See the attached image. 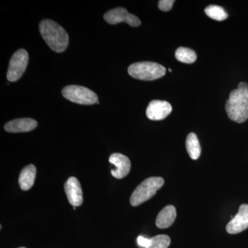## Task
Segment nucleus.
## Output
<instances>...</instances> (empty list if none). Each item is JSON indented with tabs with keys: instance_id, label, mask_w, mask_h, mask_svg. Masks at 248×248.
Segmentation results:
<instances>
[{
	"instance_id": "4be33fe9",
	"label": "nucleus",
	"mask_w": 248,
	"mask_h": 248,
	"mask_svg": "<svg viewBox=\"0 0 248 248\" xmlns=\"http://www.w3.org/2000/svg\"><path fill=\"white\" fill-rule=\"evenodd\" d=\"M73 210H76V207H73Z\"/></svg>"
},
{
	"instance_id": "9d476101",
	"label": "nucleus",
	"mask_w": 248,
	"mask_h": 248,
	"mask_svg": "<svg viewBox=\"0 0 248 248\" xmlns=\"http://www.w3.org/2000/svg\"><path fill=\"white\" fill-rule=\"evenodd\" d=\"M248 228V205L243 204L240 206L236 216L226 226L229 234H235L244 231Z\"/></svg>"
},
{
	"instance_id": "7ed1b4c3",
	"label": "nucleus",
	"mask_w": 248,
	"mask_h": 248,
	"mask_svg": "<svg viewBox=\"0 0 248 248\" xmlns=\"http://www.w3.org/2000/svg\"><path fill=\"white\" fill-rule=\"evenodd\" d=\"M130 76L143 81H153L166 75V69L162 65L152 62H137L128 67Z\"/></svg>"
},
{
	"instance_id": "2eb2a0df",
	"label": "nucleus",
	"mask_w": 248,
	"mask_h": 248,
	"mask_svg": "<svg viewBox=\"0 0 248 248\" xmlns=\"http://www.w3.org/2000/svg\"><path fill=\"white\" fill-rule=\"evenodd\" d=\"M186 149L191 159L197 160L200 158L202 148L200 141L195 133H191L187 135L186 142Z\"/></svg>"
},
{
	"instance_id": "4468645a",
	"label": "nucleus",
	"mask_w": 248,
	"mask_h": 248,
	"mask_svg": "<svg viewBox=\"0 0 248 248\" xmlns=\"http://www.w3.org/2000/svg\"><path fill=\"white\" fill-rule=\"evenodd\" d=\"M36 172L35 166L32 164L29 165L22 169L19 177V186L22 190L27 191L32 187L35 182Z\"/></svg>"
},
{
	"instance_id": "5701e85b",
	"label": "nucleus",
	"mask_w": 248,
	"mask_h": 248,
	"mask_svg": "<svg viewBox=\"0 0 248 248\" xmlns=\"http://www.w3.org/2000/svg\"><path fill=\"white\" fill-rule=\"evenodd\" d=\"M24 248V247H21V248Z\"/></svg>"
},
{
	"instance_id": "f03ea898",
	"label": "nucleus",
	"mask_w": 248,
	"mask_h": 248,
	"mask_svg": "<svg viewBox=\"0 0 248 248\" xmlns=\"http://www.w3.org/2000/svg\"><path fill=\"white\" fill-rule=\"evenodd\" d=\"M40 32L46 43L53 51L62 53L68 47L69 36L58 23L50 19L42 20L40 24Z\"/></svg>"
},
{
	"instance_id": "ddd939ff",
	"label": "nucleus",
	"mask_w": 248,
	"mask_h": 248,
	"mask_svg": "<svg viewBox=\"0 0 248 248\" xmlns=\"http://www.w3.org/2000/svg\"><path fill=\"white\" fill-rule=\"evenodd\" d=\"M177 217L176 208L173 205L165 207L156 218V226L160 229L169 228L172 226Z\"/></svg>"
},
{
	"instance_id": "f8f14e48",
	"label": "nucleus",
	"mask_w": 248,
	"mask_h": 248,
	"mask_svg": "<svg viewBox=\"0 0 248 248\" xmlns=\"http://www.w3.org/2000/svg\"><path fill=\"white\" fill-rule=\"evenodd\" d=\"M37 126V122L31 118H21L11 121L5 124L4 129L9 133H27L34 130Z\"/></svg>"
},
{
	"instance_id": "f257e3e1",
	"label": "nucleus",
	"mask_w": 248,
	"mask_h": 248,
	"mask_svg": "<svg viewBox=\"0 0 248 248\" xmlns=\"http://www.w3.org/2000/svg\"><path fill=\"white\" fill-rule=\"evenodd\" d=\"M226 110L228 117L236 123L248 120V84L240 82L236 89L230 93L227 100Z\"/></svg>"
},
{
	"instance_id": "6e6552de",
	"label": "nucleus",
	"mask_w": 248,
	"mask_h": 248,
	"mask_svg": "<svg viewBox=\"0 0 248 248\" xmlns=\"http://www.w3.org/2000/svg\"><path fill=\"white\" fill-rule=\"evenodd\" d=\"M109 162L115 166L111 170V174L116 179H123L130 172L131 163L125 155L121 153H113L109 158Z\"/></svg>"
},
{
	"instance_id": "9b49d317",
	"label": "nucleus",
	"mask_w": 248,
	"mask_h": 248,
	"mask_svg": "<svg viewBox=\"0 0 248 248\" xmlns=\"http://www.w3.org/2000/svg\"><path fill=\"white\" fill-rule=\"evenodd\" d=\"M64 190L69 203L73 207L80 206L83 203L81 185L76 177H71L64 184Z\"/></svg>"
},
{
	"instance_id": "dca6fc26",
	"label": "nucleus",
	"mask_w": 248,
	"mask_h": 248,
	"mask_svg": "<svg viewBox=\"0 0 248 248\" xmlns=\"http://www.w3.org/2000/svg\"><path fill=\"white\" fill-rule=\"evenodd\" d=\"M176 59L184 63H192L197 60V56L192 49L179 47L175 52Z\"/></svg>"
},
{
	"instance_id": "39448f33",
	"label": "nucleus",
	"mask_w": 248,
	"mask_h": 248,
	"mask_svg": "<svg viewBox=\"0 0 248 248\" xmlns=\"http://www.w3.org/2000/svg\"><path fill=\"white\" fill-rule=\"evenodd\" d=\"M62 93L68 100L81 105H92L98 102L96 93L84 86L70 85L63 88Z\"/></svg>"
},
{
	"instance_id": "412c9836",
	"label": "nucleus",
	"mask_w": 248,
	"mask_h": 248,
	"mask_svg": "<svg viewBox=\"0 0 248 248\" xmlns=\"http://www.w3.org/2000/svg\"><path fill=\"white\" fill-rule=\"evenodd\" d=\"M169 72L170 73H172V69L171 68H169Z\"/></svg>"
},
{
	"instance_id": "aec40b11",
	"label": "nucleus",
	"mask_w": 248,
	"mask_h": 248,
	"mask_svg": "<svg viewBox=\"0 0 248 248\" xmlns=\"http://www.w3.org/2000/svg\"><path fill=\"white\" fill-rule=\"evenodd\" d=\"M151 239H147L142 236H139L138 238V244L140 247L148 248L151 246Z\"/></svg>"
},
{
	"instance_id": "6ab92c4d",
	"label": "nucleus",
	"mask_w": 248,
	"mask_h": 248,
	"mask_svg": "<svg viewBox=\"0 0 248 248\" xmlns=\"http://www.w3.org/2000/svg\"><path fill=\"white\" fill-rule=\"evenodd\" d=\"M174 3V0H160L158 6L161 11L167 12L172 9Z\"/></svg>"
},
{
	"instance_id": "0eeeda50",
	"label": "nucleus",
	"mask_w": 248,
	"mask_h": 248,
	"mask_svg": "<svg viewBox=\"0 0 248 248\" xmlns=\"http://www.w3.org/2000/svg\"><path fill=\"white\" fill-rule=\"evenodd\" d=\"M104 20L110 24L125 22L133 27H138L141 24V21L136 16L129 14L125 8H115L108 11L104 16Z\"/></svg>"
},
{
	"instance_id": "1a4fd4ad",
	"label": "nucleus",
	"mask_w": 248,
	"mask_h": 248,
	"mask_svg": "<svg viewBox=\"0 0 248 248\" xmlns=\"http://www.w3.org/2000/svg\"><path fill=\"white\" fill-rule=\"evenodd\" d=\"M172 110V106L166 101L153 100L147 107L146 116L151 120H163L171 113Z\"/></svg>"
},
{
	"instance_id": "a211bd4d",
	"label": "nucleus",
	"mask_w": 248,
	"mask_h": 248,
	"mask_svg": "<svg viewBox=\"0 0 248 248\" xmlns=\"http://www.w3.org/2000/svg\"><path fill=\"white\" fill-rule=\"evenodd\" d=\"M151 246L148 248H168L170 245V238L167 235L161 234L151 239Z\"/></svg>"
},
{
	"instance_id": "20e7f679",
	"label": "nucleus",
	"mask_w": 248,
	"mask_h": 248,
	"mask_svg": "<svg viewBox=\"0 0 248 248\" xmlns=\"http://www.w3.org/2000/svg\"><path fill=\"white\" fill-rule=\"evenodd\" d=\"M164 184L161 177H150L138 186L130 197V202L133 206H138L154 197Z\"/></svg>"
},
{
	"instance_id": "423d86ee",
	"label": "nucleus",
	"mask_w": 248,
	"mask_h": 248,
	"mask_svg": "<svg viewBox=\"0 0 248 248\" xmlns=\"http://www.w3.org/2000/svg\"><path fill=\"white\" fill-rule=\"evenodd\" d=\"M29 62V54L25 49H19L11 57L7 72V79L11 82L17 81L22 76Z\"/></svg>"
},
{
	"instance_id": "f3484780",
	"label": "nucleus",
	"mask_w": 248,
	"mask_h": 248,
	"mask_svg": "<svg viewBox=\"0 0 248 248\" xmlns=\"http://www.w3.org/2000/svg\"><path fill=\"white\" fill-rule=\"evenodd\" d=\"M205 14L208 17L217 21H223L228 17V14L221 6L210 5L205 9Z\"/></svg>"
}]
</instances>
